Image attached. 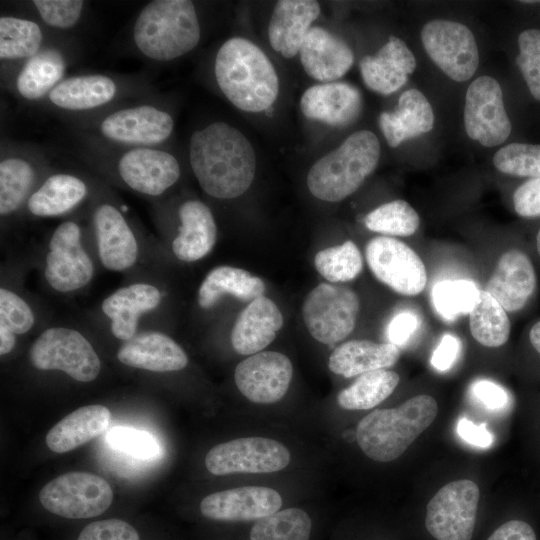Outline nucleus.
<instances>
[{
    "mask_svg": "<svg viewBox=\"0 0 540 540\" xmlns=\"http://www.w3.org/2000/svg\"><path fill=\"white\" fill-rule=\"evenodd\" d=\"M189 162L203 191L218 199L242 195L252 184L256 157L249 140L225 122L193 132Z\"/></svg>",
    "mask_w": 540,
    "mask_h": 540,
    "instance_id": "f257e3e1",
    "label": "nucleus"
},
{
    "mask_svg": "<svg viewBox=\"0 0 540 540\" xmlns=\"http://www.w3.org/2000/svg\"><path fill=\"white\" fill-rule=\"evenodd\" d=\"M214 75L224 96L247 112L267 110L279 92V79L269 58L241 37L225 41L214 62Z\"/></svg>",
    "mask_w": 540,
    "mask_h": 540,
    "instance_id": "f03ea898",
    "label": "nucleus"
},
{
    "mask_svg": "<svg viewBox=\"0 0 540 540\" xmlns=\"http://www.w3.org/2000/svg\"><path fill=\"white\" fill-rule=\"evenodd\" d=\"M201 28L192 1L153 0L138 13L132 28L137 51L149 60H175L199 43Z\"/></svg>",
    "mask_w": 540,
    "mask_h": 540,
    "instance_id": "7ed1b4c3",
    "label": "nucleus"
},
{
    "mask_svg": "<svg viewBox=\"0 0 540 540\" xmlns=\"http://www.w3.org/2000/svg\"><path fill=\"white\" fill-rule=\"evenodd\" d=\"M437 413V402L429 395L414 396L396 408L375 409L359 421L357 443L370 459L393 461L432 424Z\"/></svg>",
    "mask_w": 540,
    "mask_h": 540,
    "instance_id": "20e7f679",
    "label": "nucleus"
},
{
    "mask_svg": "<svg viewBox=\"0 0 540 540\" xmlns=\"http://www.w3.org/2000/svg\"><path fill=\"white\" fill-rule=\"evenodd\" d=\"M82 134L102 143L118 147H156L173 133L174 119L170 112L146 100L112 107L78 119Z\"/></svg>",
    "mask_w": 540,
    "mask_h": 540,
    "instance_id": "39448f33",
    "label": "nucleus"
},
{
    "mask_svg": "<svg viewBox=\"0 0 540 540\" xmlns=\"http://www.w3.org/2000/svg\"><path fill=\"white\" fill-rule=\"evenodd\" d=\"M379 157L377 136L369 130L357 131L310 168L308 189L320 200L341 201L362 185L376 168Z\"/></svg>",
    "mask_w": 540,
    "mask_h": 540,
    "instance_id": "423d86ee",
    "label": "nucleus"
},
{
    "mask_svg": "<svg viewBox=\"0 0 540 540\" xmlns=\"http://www.w3.org/2000/svg\"><path fill=\"white\" fill-rule=\"evenodd\" d=\"M85 156L110 163L119 179L133 191L159 196L180 178L181 167L170 151L156 147L112 146L82 134Z\"/></svg>",
    "mask_w": 540,
    "mask_h": 540,
    "instance_id": "0eeeda50",
    "label": "nucleus"
},
{
    "mask_svg": "<svg viewBox=\"0 0 540 540\" xmlns=\"http://www.w3.org/2000/svg\"><path fill=\"white\" fill-rule=\"evenodd\" d=\"M41 505L65 519H92L111 506L113 491L108 482L88 472H68L49 481L40 491Z\"/></svg>",
    "mask_w": 540,
    "mask_h": 540,
    "instance_id": "6e6552de",
    "label": "nucleus"
},
{
    "mask_svg": "<svg viewBox=\"0 0 540 540\" xmlns=\"http://www.w3.org/2000/svg\"><path fill=\"white\" fill-rule=\"evenodd\" d=\"M359 310V298L352 289L321 283L307 294L302 316L315 340L332 345L353 331Z\"/></svg>",
    "mask_w": 540,
    "mask_h": 540,
    "instance_id": "1a4fd4ad",
    "label": "nucleus"
},
{
    "mask_svg": "<svg viewBox=\"0 0 540 540\" xmlns=\"http://www.w3.org/2000/svg\"><path fill=\"white\" fill-rule=\"evenodd\" d=\"M138 84L107 74L64 78L45 98L53 109L84 116L112 108L118 101L139 94Z\"/></svg>",
    "mask_w": 540,
    "mask_h": 540,
    "instance_id": "9d476101",
    "label": "nucleus"
},
{
    "mask_svg": "<svg viewBox=\"0 0 540 540\" xmlns=\"http://www.w3.org/2000/svg\"><path fill=\"white\" fill-rule=\"evenodd\" d=\"M480 491L468 479L452 481L427 504L424 525L435 540H472L477 523Z\"/></svg>",
    "mask_w": 540,
    "mask_h": 540,
    "instance_id": "9b49d317",
    "label": "nucleus"
},
{
    "mask_svg": "<svg viewBox=\"0 0 540 540\" xmlns=\"http://www.w3.org/2000/svg\"><path fill=\"white\" fill-rule=\"evenodd\" d=\"M30 360L39 370H61L80 382L93 381L101 369L89 341L78 331L62 327L49 328L35 340Z\"/></svg>",
    "mask_w": 540,
    "mask_h": 540,
    "instance_id": "f8f14e48",
    "label": "nucleus"
},
{
    "mask_svg": "<svg viewBox=\"0 0 540 540\" xmlns=\"http://www.w3.org/2000/svg\"><path fill=\"white\" fill-rule=\"evenodd\" d=\"M421 40L431 60L452 80L464 82L476 72L479 52L467 26L451 20H431L423 26Z\"/></svg>",
    "mask_w": 540,
    "mask_h": 540,
    "instance_id": "ddd939ff",
    "label": "nucleus"
},
{
    "mask_svg": "<svg viewBox=\"0 0 540 540\" xmlns=\"http://www.w3.org/2000/svg\"><path fill=\"white\" fill-rule=\"evenodd\" d=\"M365 257L374 276L396 293L415 296L424 290L425 265L404 242L387 236L375 237L367 243Z\"/></svg>",
    "mask_w": 540,
    "mask_h": 540,
    "instance_id": "4468645a",
    "label": "nucleus"
},
{
    "mask_svg": "<svg viewBox=\"0 0 540 540\" xmlns=\"http://www.w3.org/2000/svg\"><path fill=\"white\" fill-rule=\"evenodd\" d=\"M290 452L280 442L263 437L230 440L212 447L205 457L207 470L218 476L271 473L284 469Z\"/></svg>",
    "mask_w": 540,
    "mask_h": 540,
    "instance_id": "2eb2a0df",
    "label": "nucleus"
},
{
    "mask_svg": "<svg viewBox=\"0 0 540 540\" xmlns=\"http://www.w3.org/2000/svg\"><path fill=\"white\" fill-rule=\"evenodd\" d=\"M467 135L485 147L502 144L511 133L500 84L490 76L476 78L468 87L464 105Z\"/></svg>",
    "mask_w": 540,
    "mask_h": 540,
    "instance_id": "dca6fc26",
    "label": "nucleus"
},
{
    "mask_svg": "<svg viewBox=\"0 0 540 540\" xmlns=\"http://www.w3.org/2000/svg\"><path fill=\"white\" fill-rule=\"evenodd\" d=\"M46 257L45 278L59 292L84 287L93 276V263L81 245V231L73 221L61 223L54 231Z\"/></svg>",
    "mask_w": 540,
    "mask_h": 540,
    "instance_id": "f3484780",
    "label": "nucleus"
},
{
    "mask_svg": "<svg viewBox=\"0 0 540 540\" xmlns=\"http://www.w3.org/2000/svg\"><path fill=\"white\" fill-rule=\"evenodd\" d=\"M292 375L293 366L286 355L261 351L236 366L234 379L239 391L251 402L272 404L285 396Z\"/></svg>",
    "mask_w": 540,
    "mask_h": 540,
    "instance_id": "a211bd4d",
    "label": "nucleus"
},
{
    "mask_svg": "<svg viewBox=\"0 0 540 540\" xmlns=\"http://www.w3.org/2000/svg\"><path fill=\"white\" fill-rule=\"evenodd\" d=\"M45 155L34 147L2 141L0 153V214L16 212L34 192Z\"/></svg>",
    "mask_w": 540,
    "mask_h": 540,
    "instance_id": "6ab92c4d",
    "label": "nucleus"
},
{
    "mask_svg": "<svg viewBox=\"0 0 540 540\" xmlns=\"http://www.w3.org/2000/svg\"><path fill=\"white\" fill-rule=\"evenodd\" d=\"M538 287L535 264L528 251L512 247L501 254L486 289L509 313L527 308Z\"/></svg>",
    "mask_w": 540,
    "mask_h": 540,
    "instance_id": "aec40b11",
    "label": "nucleus"
},
{
    "mask_svg": "<svg viewBox=\"0 0 540 540\" xmlns=\"http://www.w3.org/2000/svg\"><path fill=\"white\" fill-rule=\"evenodd\" d=\"M280 494L269 487L245 486L205 496L199 505L201 515L220 523L253 522L281 510Z\"/></svg>",
    "mask_w": 540,
    "mask_h": 540,
    "instance_id": "412c9836",
    "label": "nucleus"
},
{
    "mask_svg": "<svg viewBox=\"0 0 540 540\" xmlns=\"http://www.w3.org/2000/svg\"><path fill=\"white\" fill-rule=\"evenodd\" d=\"M68 63V53L60 44L46 43L39 53L6 73V81L22 100H45L65 78Z\"/></svg>",
    "mask_w": 540,
    "mask_h": 540,
    "instance_id": "4be33fe9",
    "label": "nucleus"
},
{
    "mask_svg": "<svg viewBox=\"0 0 540 540\" xmlns=\"http://www.w3.org/2000/svg\"><path fill=\"white\" fill-rule=\"evenodd\" d=\"M99 258L105 268L123 271L138 254L135 236L122 212L113 204L102 203L93 213Z\"/></svg>",
    "mask_w": 540,
    "mask_h": 540,
    "instance_id": "5701e85b",
    "label": "nucleus"
},
{
    "mask_svg": "<svg viewBox=\"0 0 540 540\" xmlns=\"http://www.w3.org/2000/svg\"><path fill=\"white\" fill-rule=\"evenodd\" d=\"M300 108L309 119L345 126L359 116L362 97L351 84L330 82L309 87L301 97Z\"/></svg>",
    "mask_w": 540,
    "mask_h": 540,
    "instance_id": "b1692460",
    "label": "nucleus"
},
{
    "mask_svg": "<svg viewBox=\"0 0 540 540\" xmlns=\"http://www.w3.org/2000/svg\"><path fill=\"white\" fill-rule=\"evenodd\" d=\"M306 73L321 82L341 78L351 68L354 55L347 43L322 27H312L299 51Z\"/></svg>",
    "mask_w": 540,
    "mask_h": 540,
    "instance_id": "393cba45",
    "label": "nucleus"
},
{
    "mask_svg": "<svg viewBox=\"0 0 540 540\" xmlns=\"http://www.w3.org/2000/svg\"><path fill=\"white\" fill-rule=\"evenodd\" d=\"M415 68L413 53L396 36H390L376 55L365 56L360 61V72L365 85L383 95L399 90Z\"/></svg>",
    "mask_w": 540,
    "mask_h": 540,
    "instance_id": "a878e982",
    "label": "nucleus"
},
{
    "mask_svg": "<svg viewBox=\"0 0 540 540\" xmlns=\"http://www.w3.org/2000/svg\"><path fill=\"white\" fill-rule=\"evenodd\" d=\"M283 315L269 298L260 296L244 308L231 331V343L241 355L261 352L283 326Z\"/></svg>",
    "mask_w": 540,
    "mask_h": 540,
    "instance_id": "bb28decb",
    "label": "nucleus"
},
{
    "mask_svg": "<svg viewBox=\"0 0 540 540\" xmlns=\"http://www.w3.org/2000/svg\"><path fill=\"white\" fill-rule=\"evenodd\" d=\"M320 6L313 0H281L273 9L268 36L272 48L285 58L299 53L302 43L319 16Z\"/></svg>",
    "mask_w": 540,
    "mask_h": 540,
    "instance_id": "cd10ccee",
    "label": "nucleus"
},
{
    "mask_svg": "<svg viewBox=\"0 0 540 540\" xmlns=\"http://www.w3.org/2000/svg\"><path fill=\"white\" fill-rule=\"evenodd\" d=\"M117 358L124 365L153 372L178 371L188 363L184 350L159 332H145L125 341Z\"/></svg>",
    "mask_w": 540,
    "mask_h": 540,
    "instance_id": "c85d7f7f",
    "label": "nucleus"
},
{
    "mask_svg": "<svg viewBox=\"0 0 540 540\" xmlns=\"http://www.w3.org/2000/svg\"><path fill=\"white\" fill-rule=\"evenodd\" d=\"M179 233L172 242L175 256L185 262L197 261L214 247L217 226L209 207L199 200H187L178 209Z\"/></svg>",
    "mask_w": 540,
    "mask_h": 540,
    "instance_id": "c756f323",
    "label": "nucleus"
},
{
    "mask_svg": "<svg viewBox=\"0 0 540 540\" xmlns=\"http://www.w3.org/2000/svg\"><path fill=\"white\" fill-rule=\"evenodd\" d=\"M161 300L160 291L146 283L122 287L109 295L102 303V311L108 316L113 335L123 341L135 336L139 316L155 309Z\"/></svg>",
    "mask_w": 540,
    "mask_h": 540,
    "instance_id": "7c9ffc66",
    "label": "nucleus"
},
{
    "mask_svg": "<svg viewBox=\"0 0 540 540\" xmlns=\"http://www.w3.org/2000/svg\"><path fill=\"white\" fill-rule=\"evenodd\" d=\"M380 129L391 147L432 130L434 114L427 98L417 89L403 92L393 112H382Z\"/></svg>",
    "mask_w": 540,
    "mask_h": 540,
    "instance_id": "2f4dec72",
    "label": "nucleus"
},
{
    "mask_svg": "<svg viewBox=\"0 0 540 540\" xmlns=\"http://www.w3.org/2000/svg\"><path fill=\"white\" fill-rule=\"evenodd\" d=\"M110 420V411L103 405L80 407L50 429L46 444L55 453L71 451L105 432Z\"/></svg>",
    "mask_w": 540,
    "mask_h": 540,
    "instance_id": "473e14b6",
    "label": "nucleus"
},
{
    "mask_svg": "<svg viewBox=\"0 0 540 540\" xmlns=\"http://www.w3.org/2000/svg\"><path fill=\"white\" fill-rule=\"evenodd\" d=\"M399 356V347L392 343L351 340L333 350L328 367L333 373L349 378L391 367Z\"/></svg>",
    "mask_w": 540,
    "mask_h": 540,
    "instance_id": "72a5a7b5",
    "label": "nucleus"
},
{
    "mask_svg": "<svg viewBox=\"0 0 540 540\" xmlns=\"http://www.w3.org/2000/svg\"><path fill=\"white\" fill-rule=\"evenodd\" d=\"M85 181L71 173H53L43 180L27 200V209L38 217L67 213L87 195Z\"/></svg>",
    "mask_w": 540,
    "mask_h": 540,
    "instance_id": "f704fd0d",
    "label": "nucleus"
},
{
    "mask_svg": "<svg viewBox=\"0 0 540 540\" xmlns=\"http://www.w3.org/2000/svg\"><path fill=\"white\" fill-rule=\"evenodd\" d=\"M46 43L37 21L13 15L0 17V60L5 74L39 53Z\"/></svg>",
    "mask_w": 540,
    "mask_h": 540,
    "instance_id": "c9c22d12",
    "label": "nucleus"
},
{
    "mask_svg": "<svg viewBox=\"0 0 540 540\" xmlns=\"http://www.w3.org/2000/svg\"><path fill=\"white\" fill-rule=\"evenodd\" d=\"M264 292L265 284L259 277L241 268L219 266L206 275L198 290L197 299L200 307L208 309L224 295L251 302L263 296Z\"/></svg>",
    "mask_w": 540,
    "mask_h": 540,
    "instance_id": "e433bc0d",
    "label": "nucleus"
},
{
    "mask_svg": "<svg viewBox=\"0 0 540 540\" xmlns=\"http://www.w3.org/2000/svg\"><path fill=\"white\" fill-rule=\"evenodd\" d=\"M251 523L247 540H311L314 530L311 516L296 507L281 509Z\"/></svg>",
    "mask_w": 540,
    "mask_h": 540,
    "instance_id": "4c0bfd02",
    "label": "nucleus"
},
{
    "mask_svg": "<svg viewBox=\"0 0 540 540\" xmlns=\"http://www.w3.org/2000/svg\"><path fill=\"white\" fill-rule=\"evenodd\" d=\"M399 381L396 372L385 369L361 374L353 384L340 391L337 402L346 410L371 409L387 399Z\"/></svg>",
    "mask_w": 540,
    "mask_h": 540,
    "instance_id": "58836bf2",
    "label": "nucleus"
},
{
    "mask_svg": "<svg viewBox=\"0 0 540 540\" xmlns=\"http://www.w3.org/2000/svg\"><path fill=\"white\" fill-rule=\"evenodd\" d=\"M470 332L473 338L486 347H500L510 337L511 323L505 309L487 291L469 313Z\"/></svg>",
    "mask_w": 540,
    "mask_h": 540,
    "instance_id": "ea45409f",
    "label": "nucleus"
},
{
    "mask_svg": "<svg viewBox=\"0 0 540 540\" xmlns=\"http://www.w3.org/2000/svg\"><path fill=\"white\" fill-rule=\"evenodd\" d=\"M480 293L471 280H443L433 286L431 299L437 313L446 321H453L472 311Z\"/></svg>",
    "mask_w": 540,
    "mask_h": 540,
    "instance_id": "a19ab883",
    "label": "nucleus"
},
{
    "mask_svg": "<svg viewBox=\"0 0 540 540\" xmlns=\"http://www.w3.org/2000/svg\"><path fill=\"white\" fill-rule=\"evenodd\" d=\"M314 264L316 270L332 283L351 281L363 269L361 252L351 240L319 251Z\"/></svg>",
    "mask_w": 540,
    "mask_h": 540,
    "instance_id": "79ce46f5",
    "label": "nucleus"
},
{
    "mask_svg": "<svg viewBox=\"0 0 540 540\" xmlns=\"http://www.w3.org/2000/svg\"><path fill=\"white\" fill-rule=\"evenodd\" d=\"M364 222L373 232L390 236H411L417 231L420 218L408 202L394 200L371 211Z\"/></svg>",
    "mask_w": 540,
    "mask_h": 540,
    "instance_id": "37998d69",
    "label": "nucleus"
},
{
    "mask_svg": "<svg viewBox=\"0 0 540 540\" xmlns=\"http://www.w3.org/2000/svg\"><path fill=\"white\" fill-rule=\"evenodd\" d=\"M493 164L508 175L539 178L540 144L510 143L495 153Z\"/></svg>",
    "mask_w": 540,
    "mask_h": 540,
    "instance_id": "c03bdc74",
    "label": "nucleus"
},
{
    "mask_svg": "<svg viewBox=\"0 0 540 540\" xmlns=\"http://www.w3.org/2000/svg\"><path fill=\"white\" fill-rule=\"evenodd\" d=\"M31 6L41 22L56 30H68L80 21L85 8L82 0H34Z\"/></svg>",
    "mask_w": 540,
    "mask_h": 540,
    "instance_id": "a18cd8bd",
    "label": "nucleus"
},
{
    "mask_svg": "<svg viewBox=\"0 0 540 540\" xmlns=\"http://www.w3.org/2000/svg\"><path fill=\"white\" fill-rule=\"evenodd\" d=\"M516 63L532 94L540 101V29H526L518 36Z\"/></svg>",
    "mask_w": 540,
    "mask_h": 540,
    "instance_id": "49530a36",
    "label": "nucleus"
},
{
    "mask_svg": "<svg viewBox=\"0 0 540 540\" xmlns=\"http://www.w3.org/2000/svg\"><path fill=\"white\" fill-rule=\"evenodd\" d=\"M107 442L115 449L139 459H154L160 446L150 433L130 427H113L107 433Z\"/></svg>",
    "mask_w": 540,
    "mask_h": 540,
    "instance_id": "de8ad7c7",
    "label": "nucleus"
},
{
    "mask_svg": "<svg viewBox=\"0 0 540 540\" xmlns=\"http://www.w3.org/2000/svg\"><path fill=\"white\" fill-rule=\"evenodd\" d=\"M34 324V315L28 304L15 293L0 290V326L14 334L28 332Z\"/></svg>",
    "mask_w": 540,
    "mask_h": 540,
    "instance_id": "09e8293b",
    "label": "nucleus"
},
{
    "mask_svg": "<svg viewBox=\"0 0 540 540\" xmlns=\"http://www.w3.org/2000/svg\"><path fill=\"white\" fill-rule=\"evenodd\" d=\"M75 540H142V534L124 519L109 518L86 524Z\"/></svg>",
    "mask_w": 540,
    "mask_h": 540,
    "instance_id": "8fccbe9b",
    "label": "nucleus"
},
{
    "mask_svg": "<svg viewBox=\"0 0 540 540\" xmlns=\"http://www.w3.org/2000/svg\"><path fill=\"white\" fill-rule=\"evenodd\" d=\"M515 212L524 218L540 217V177L528 178L513 193Z\"/></svg>",
    "mask_w": 540,
    "mask_h": 540,
    "instance_id": "3c124183",
    "label": "nucleus"
},
{
    "mask_svg": "<svg viewBox=\"0 0 540 540\" xmlns=\"http://www.w3.org/2000/svg\"><path fill=\"white\" fill-rule=\"evenodd\" d=\"M472 394L491 411H501L509 405L508 392L490 380H477L471 386Z\"/></svg>",
    "mask_w": 540,
    "mask_h": 540,
    "instance_id": "603ef678",
    "label": "nucleus"
},
{
    "mask_svg": "<svg viewBox=\"0 0 540 540\" xmlns=\"http://www.w3.org/2000/svg\"><path fill=\"white\" fill-rule=\"evenodd\" d=\"M419 326V319L412 311H400L389 321L386 335L389 343L397 347L404 345Z\"/></svg>",
    "mask_w": 540,
    "mask_h": 540,
    "instance_id": "864d4df0",
    "label": "nucleus"
},
{
    "mask_svg": "<svg viewBox=\"0 0 540 540\" xmlns=\"http://www.w3.org/2000/svg\"><path fill=\"white\" fill-rule=\"evenodd\" d=\"M460 347V340L456 336L444 334L432 353L430 359L432 366L442 372L449 370L458 357Z\"/></svg>",
    "mask_w": 540,
    "mask_h": 540,
    "instance_id": "5fc2aeb1",
    "label": "nucleus"
},
{
    "mask_svg": "<svg viewBox=\"0 0 540 540\" xmlns=\"http://www.w3.org/2000/svg\"><path fill=\"white\" fill-rule=\"evenodd\" d=\"M456 430L464 441L476 447L488 448L494 441L493 434L485 423L476 425L466 418H461L457 423Z\"/></svg>",
    "mask_w": 540,
    "mask_h": 540,
    "instance_id": "6e6d98bb",
    "label": "nucleus"
},
{
    "mask_svg": "<svg viewBox=\"0 0 540 540\" xmlns=\"http://www.w3.org/2000/svg\"><path fill=\"white\" fill-rule=\"evenodd\" d=\"M487 540H537L534 529L527 522L513 519L497 527Z\"/></svg>",
    "mask_w": 540,
    "mask_h": 540,
    "instance_id": "4d7b16f0",
    "label": "nucleus"
},
{
    "mask_svg": "<svg viewBox=\"0 0 540 540\" xmlns=\"http://www.w3.org/2000/svg\"><path fill=\"white\" fill-rule=\"evenodd\" d=\"M15 345V334L4 326H0V354H8Z\"/></svg>",
    "mask_w": 540,
    "mask_h": 540,
    "instance_id": "13d9d810",
    "label": "nucleus"
},
{
    "mask_svg": "<svg viewBox=\"0 0 540 540\" xmlns=\"http://www.w3.org/2000/svg\"><path fill=\"white\" fill-rule=\"evenodd\" d=\"M527 338L532 349L540 355V320L530 326Z\"/></svg>",
    "mask_w": 540,
    "mask_h": 540,
    "instance_id": "bf43d9fd",
    "label": "nucleus"
},
{
    "mask_svg": "<svg viewBox=\"0 0 540 540\" xmlns=\"http://www.w3.org/2000/svg\"><path fill=\"white\" fill-rule=\"evenodd\" d=\"M534 250H535V253L538 257V259L540 260V227L536 233V236H535V244H534Z\"/></svg>",
    "mask_w": 540,
    "mask_h": 540,
    "instance_id": "052dcab7",
    "label": "nucleus"
}]
</instances>
